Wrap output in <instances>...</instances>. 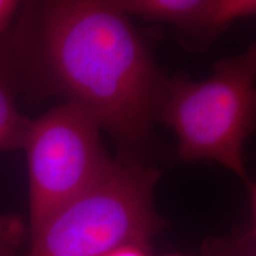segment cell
<instances>
[{"label":"cell","mask_w":256,"mask_h":256,"mask_svg":"<svg viewBox=\"0 0 256 256\" xmlns=\"http://www.w3.org/2000/svg\"><path fill=\"white\" fill-rule=\"evenodd\" d=\"M22 8L17 26L5 37L22 90L84 106L122 148V160L138 162L152 139L168 78L130 17L114 0Z\"/></svg>","instance_id":"cell-1"},{"label":"cell","mask_w":256,"mask_h":256,"mask_svg":"<svg viewBox=\"0 0 256 256\" xmlns=\"http://www.w3.org/2000/svg\"><path fill=\"white\" fill-rule=\"evenodd\" d=\"M255 78L252 43L238 55L216 62L206 80H168L158 120L177 136L179 158L217 162L248 183L243 148L255 126Z\"/></svg>","instance_id":"cell-2"},{"label":"cell","mask_w":256,"mask_h":256,"mask_svg":"<svg viewBox=\"0 0 256 256\" xmlns=\"http://www.w3.org/2000/svg\"><path fill=\"white\" fill-rule=\"evenodd\" d=\"M159 171L113 160L87 191L54 214L24 256H106L128 243L148 244L162 228L153 192Z\"/></svg>","instance_id":"cell-3"},{"label":"cell","mask_w":256,"mask_h":256,"mask_svg":"<svg viewBox=\"0 0 256 256\" xmlns=\"http://www.w3.org/2000/svg\"><path fill=\"white\" fill-rule=\"evenodd\" d=\"M101 130L94 115L72 101L28 121L22 148L28 159L31 235L112 165Z\"/></svg>","instance_id":"cell-4"},{"label":"cell","mask_w":256,"mask_h":256,"mask_svg":"<svg viewBox=\"0 0 256 256\" xmlns=\"http://www.w3.org/2000/svg\"><path fill=\"white\" fill-rule=\"evenodd\" d=\"M128 17L174 26L190 40L209 43L238 19L255 14V0H114Z\"/></svg>","instance_id":"cell-5"},{"label":"cell","mask_w":256,"mask_h":256,"mask_svg":"<svg viewBox=\"0 0 256 256\" xmlns=\"http://www.w3.org/2000/svg\"><path fill=\"white\" fill-rule=\"evenodd\" d=\"M6 37V36H5ZM22 92L17 64L4 38L0 43V150L22 148L30 119L20 113L18 94Z\"/></svg>","instance_id":"cell-6"},{"label":"cell","mask_w":256,"mask_h":256,"mask_svg":"<svg viewBox=\"0 0 256 256\" xmlns=\"http://www.w3.org/2000/svg\"><path fill=\"white\" fill-rule=\"evenodd\" d=\"M25 236L23 222L16 216H0V256H16Z\"/></svg>","instance_id":"cell-7"},{"label":"cell","mask_w":256,"mask_h":256,"mask_svg":"<svg viewBox=\"0 0 256 256\" xmlns=\"http://www.w3.org/2000/svg\"><path fill=\"white\" fill-rule=\"evenodd\" d=\"M22 8L17 0H0V43L4 40L12 20Z\"/></svg>","instance_id":"cell-8"},{"label":"cell","mask_w":256,"mask_h":256,"mask_svg":"<svg viewBox=\"0 0 256 256\" xmlns=\"http://www.w3.org/2000/svg\"><path fill=\"white\" fill-rule=\"evenodd\" d=\"M106 256H151L150 246L142 243H128L115 248Z\"/></svg>","instance_id":"cell-9"},{"label":"cell","mask_w":256,"mask_h":256,"mask_svg":"<svg viewBox=\"0 0 256 256\" xmlns=\"http://www.w3.org/2000/svg\"><path fill=\"white\" fill-rule=\"evenodd\" d=\"M229 256H254V252H252L250 249V244L247 246L246 249H242V250H240V252H234L232 255L230 254Z\"/></svg>","instance_id":"cell-10"},{"label":"cell","mask_w":256,"mask_h":256,"mask_svg":"<svg viewBox=\"0 0 256 256\" xmlns=\"http://www.w3.org/2000/svg\"><path fill=\"white\" fill-rule=\"evenodd\" d=\"M166 256H188V255H179V254H176V255H166Z\"/></svg>","instance_id":"cell-11"}]
</instances>
